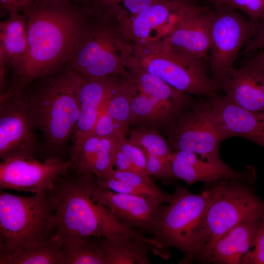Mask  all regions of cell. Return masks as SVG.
I'll return each mask as SVG.
<instances>
[{"label": "cell", "instance_id": "1", "mask_svg": "<svg viewBox=\"0 0 264 264\" xmlns=\"http://www.w3.org/2000/svg\"><path fill=\"white\" fill-rule=\"evenodd\" d=\"M23 13L27 17L28 48L15 69L13 84L22 89L34 80L67 67L89 9L66 1H36Z\"/></svg>", "mask_w": 264, "mask_h": 264}, {"label": "cell", "instance_id": "2", "mask_svg": "<svg viewBox=\"0 0 264 264\" xmlns=\"http://www.w3.org/2000/svg\"><path fill=\"white\" fill-rule=\"evenodd\" d=\"M98 183L95 174L78 173L70 169L55 180L46 192L54 210L53 239L61 246L67 241L87 237L128 236L155 243L152 237L123 224L93 200Z\"/></svg>", "mask_w": 264, "mask_h": 264}, {"label": "cell", "instance_id": "3", "mask_svg": "<svg viewBox=\"0 0 264 264\" xmlns=\"http://www.w3.org/2000/svg\"><path fill=\"white\" fill-rule=\"evenodd\" d=\"M37 80L28 93L24 91L30 113L44 136L50 157H60L58 154L65 150L79 119L82 77L66 67Z\"/></svg>", "mask_w": 264, "mask_h": 264}, {"label": "cell", "instance_id": "4", "mask_svg": "<svg viewBox=\"0 0 264 264\" xmlns=\"http://www.w3.org/2000/svg\"><path fill=\"white\" fill-rule=\"evenodd\" d=\"M134 45L116 21L104 11L90 10L66 67L86 77L127 76Z\"/></svg>", "mask_w": 264, "mask_h": 264}, {"label": "cell", "instance_id": "5", "mask_svg": "<svg viewBox=\"0 0 264 264\" xmlns=\"http://www.w3.org/2000/svg\"><path fill=\"white\" fill-rule=\"evenodd\" d=\"M217 182L209 189L206 208L195 231V259L201 249L236 225L256 220L264 213V202L252 184L233 179Z\"/></svg>", "mask_w": 264, "mask_h": 264}, {"label": "cell", "instance_id": "6", "mask_svg": "<svg viewBox=\"0 0 264 264\" xmlns=\"http://www.w3.org/2000/svg\"><path fill=\"white\" fill-rule=\"evenodd\" d=\"M54 210L46 193L26 197L0 192V255L52 238Z\"/></svg>", "mask_w": 264, "mask_h": 264}, {"label": "cell", "instance_id": "7", "mask_svg": "<svg viewBox=\"0 0 264 264\" xmlns=\"http://www.w3.org/2000/svg\"><path fill=\"white\" fill-rule=\"evenodd\" d=\"M131 60L143 70L190 95L211 98L220 89L208 75L203 60L176 52L159 40L134 45Z\"/></svg>", "mask_w": 264, "mask_h": 264}, {"label": "cell", "instance_id": "8", "mask_svg": "<svg viewBox=\"0 0 264 264\" xmlns=\"http://www.w3.org/2000/svg\"><path fill=\"white\" fill-rule=\"evenodd\" d=\"M172 195V200L164 206L152 237L164 250L169 247L179 249L184 254L180 264H191L195 260V231L206 208L209 190L195 194L177 185Z\"/></svg>", "mask_w": 264, "mask_h": 264}, {"label": "cell", "instance_id": "9", "mask_svg": "<svg viewBox=\"0 0 264 264\" xmlns=\"http://www.w3.org/2000/svg\"><path fill=\"white\" fill-rule=\"evenodd\" d=\"M166 132L172 152H191L202 159L224 163L219 155V146L222 139L212 117L211 98H192Z\"/></svg>", "mask_w": 264, "mask_h": 264}, {"label": "cell", "instance_id": "10", "mask_svg": "<svg viewBox=\"0 0 264 264\" xmlns=\"http://www.w3.org/2000/svg\"><path fill=\"white\" fill-rule=\"evenodd\" d=\"M214 4L215 8L210 12L208 59L211 76L218 84L233 67L242 47L253 38L260 22L246 20L236 10L227 5Z\"/></svg>", "mask_w": 264, "mask_h": 264}, {"label": "cell", "instance_id": "11", "mask_svg": "<svg viewBox=\"0 0 264 264\" xmlns=\"http://www.w3.org/2000/svg\"><path fill=\"white\" fill-rule=\"evenodd\" d=\"M34 128L23 89L13 85L0 94V159L35 158L37 145Z\"/></svg>", "mask_w": 264, "mask_h": 264}, {"label": "cell", "instance_id": "12", "mask_svg": "<svg viewBox=\"0 0 264 264\" xmlns=\"http://www.w3.org/2000/svg\"><path fill=\"white\" fill-rule=\"evenodd\" d=\"M69 159L50 157L41 161L34 157H14L0 163V189L45 193L55 180L71 167Z\"/></svg>", "mask_w": 264, "mask_h": 264}, {"label": "cell", "instance_id": "13", "mask_svg": "<svg viewBox=\"0 0 264 264\" xmlns=\"http://www.w3.org/2000/svg\"><path fill=\"white\" fill-rule=\"evenodd\" d=\"M210 12L207 7L182 0L172 30L158 40L176 52L204 61L208 58L210 48Z\"/></svg>", "mask_w": 264, "mask_h": 264}, {"label": "cell", "instance_id": "14", "mask_svg": "<svg viewBox=\"0 0 264 264\" xmlns=\"http://www.w3.org/2000/svg\"><path fill=\"white\" fill-rule=\"evenodd\" d=\"M92 198L128 227L152 235L164 207V202L157 198L115 192L99 183Z\"/></svg>", "mask_w": 264, "mask_h": 264}, {"label": "cell", "instance_id": "15", "mask_svg": "<svg viewBox=\"0 0 264 264\" xmlns=\"http://www.w3.org/2000/svg\"><path fill=\"white\" fill-rule=\"evenodd\" d=\"M211 99L212 117L222 140L241 136L264 148V111L242 108L226 95Z\"/></svg>", "mask_w": 264, "mask_h": 264}, {"label": "cell", "instance_id": "16", "mask_svg": "<svg viewBox=\"0 0 264 264\" xmlns=\"http://www.w3.org/2000/svg\"><path fill=\"white\" fill-rule=\"evenodd\" d=\"M170 160L175 177L188 185L198 181L209 184L223 179H236L253 184L257 179L256 171L251 165L242 171H237L225 163L219 164L202 159L197 154L191 152H172Z\"/></svg>", "mask_w": 264, "mask_h": 264}, {"label": "cell", "instance_id": "17", "mask_svg": "<svg viewBox=\"0 0 264 264\" xmlns=\"http://www.w3.org/2000/svg\"><path fill=\"white\" fill-rule=\"evenodd\" d=\"M182 0H166L154 4L135 15L115 20L123 37L134 45L158 40L172 29L171 17Z\"/></svg>", "mask_w": 264, "mask_h": 264}, {"label": "cell", "instance_id": "18", "mask_svg": "<svg viewBox=\"0 0 264 264\" xmlns=\"http://www.w3.org/2000/svg\"><path fill=\"white\" fill-rule=\"evenodd\" d=\"M123 76L91 78L82 76L80 114L72 136V144L90 134L108 100Z\"/></svg>", "mask_w": 264, "mask_h": 264}, {"label": "cell", "instance_id": "19", "mask_svg": "<svg viewBox=\"0 0 264 264\" xmlns=\"http://www.w3.org/2000/svg\"><path fill=\"white\" fill-rule=\"evenodd\" d=\"M220 89L236 105L252 111H264V71L247 61L231 68L219 80Z\"/></svg>", "mask_w": 264, "mask_h": 264}, {"label": "cell", "instance_id": "20", "mask_svg": "<svg viewBox=\"0 0 264 264\" xmlns=\"http://www.w3.org/2000/svg\"><path fill=\"white\" fill-rule=\"evenodd\" d=\"M261 218L239 224L212 243L201 249L196 258L222 264H242L245 255L252 248Z\"/></svg>", "mask_w": 264, "mask_h": 264}, {"label": "cell", "instance_id": "21", "mask_svg": "<svg viewBox=\"0 0 264 264\" xmlns=\"http://www.w3.org/2000/svg\"><path fill=\"white\" fill-rule=\"evenodd\" d=\"M115 138L89 135L73 144L70 169L78 173H93L99 177L110 176L114 171L112 149Z\"/></svg>", "mask_w": 264, "mask_h": 264}, {"label": "cell", "instance_id": "22", "mask_svg": "<svg viewBox=\"0 0 264 264\" xmlns=\"http://www.w3.org/2000/svg\"><path fill=\"white\" fill-rule=\"evenodd\" d=\"M96 239L107 264H151L149 253L152 251L164 256L156 244L130 236Z\"/></svg>", "mask_w": 264, "mask_h": 264}, {"label": "cell", "instance_id": "23", "mask_svg": "<svg viewBox=\"0 0 264 264\" xmlns=\"http://www.w3.org/2000/svg\"><path fill=\"white\" fill-rule=\"evenodd\" d=\"M27 17L14 11L0 23V66L15 69L23 60L28 48Z\"/></svg>", "mask_w": 264, "mask_h": 264}, {"label": "cell", "instance_id": "24", "mask_svg": "<svg viewBox=\"0 0 264 264\" xmlns=\"http://www.w3.org/2000/svg\"><path fill=\"white\" fill-rule=\"evenodd\" d=\"M129 77L138 91L156 101L181 110L192 98L170 86L159 78L139 68L131 60L126 65Z\"/></svg>", "mask_w": 264, "mask_h": 264}, {"label": "cell", "instance_id": "25", "mask_svg": "<svg viewBox=\"0 0 264 264\" xmlns=\"http://www.w3.org/2000/svg\"><path fill=\"white\" fill-rule=\"evenodd\" d=\"M181 110L158 102L137 89L131 104L130 125L166 131Z\"/></svg>", "mask_w": 264, "mask_h": 264}, {"label": "cell", "instance_id": "26", "mask_svg": "<svg viewBox=\"0 0 264 264\" xmlns=\"http://www.w3.org/2000/svg\"><path fill=\"white\" fill-rule=\"evenodd\" d=\"M0 264H64L61 246L52 238L19 250L0 255Z\"/></svg>", "mask_w": 264, "mask_h": 264}, {"label": "cell", "instance_id": "27", "mask_svg": "<svg viewBox=\"0 0 264 264\" xmlns=\"http://www.w3.org/2000/svg\"><path fill=\"white\" fill-rule=\"evenodd\" d=\"M136 91V87L129 73L128 76L122 77L104 108L126 135L130 132L131 104Z\"/></svg>", "mask_w": 264, "mask_h": 264}, {"label": "cell", "instance_id": "28", "mask_svg": "<svg viewBox=\"0 0 264 264\" xmlns=\"http://www.w3.org/2000/svg\"><path fill=\"white\" fill-rule=\"evenodd\" d=\"M64 264H107L96 237L70 240L61 246Z\"/></svg>", "mask_w": 264, "mask_h": 264}, {"label": "cell", "instance_id": "29", "mask_svg": "<svg viewBox=\"0 0 264 264\" xmlns=\"http://www.w3.org/2000/svg\"><path fill=\"white\" fill-rule=\"evenodd\" d=\"M128 139L140 146L146 154L170 161L172 150L158 130L148 128H137L130 132Z\"/></svg>", "mask_w": 264, "mask_h": 264}, {"label": "cell", "instance_id": "30", "mask_svg": "<svg viewBox=\"0 0 264 264\" xmlns=\"http://www.w3.org/2000/svg\"><path fill=\"white\" fill-rule=\"evenodd\" d=\"M166 0H95L97 5L116 20L135 15L151 5Z\"/></svg>", "mask_w": 264, "mask_h": 264}, {"label": "cell", "instance_id": "31", "mask_svg": "<svg viewBox=\"0 0 264 264\" xmlns=\"http://www.w3.org/2000/svg\"><path fill=\"white\" fill-rule=\"evenodd\" d=\"M110 176L129 183L145 195L157 198L164 203H168L172 200V195L167 194L160 189L147 175L116 169Z\"/></svg>", "mask_w": 264, "mask_h": 264}, {"label": "cell", "instance_id": "32", "mask_svg": "<svg viewBox=\"0 0 264 264\" xmlns=\"http://www.w3.org/2000/svg\"><path fill=\"white\" fill-rule=\"evenodd\" d=\"M212 2L241 11L252 22H260L264 20V0H212Z\"/></svg>", "mask_w": 264, "mask_h": 264}, {"label": "cell", "instance_id": "33", "mask_svg": "<svg viewBox=\"0 0 264 264\" xmlns=\"http://www.w3.org/2000/svg\"><path fill=\"white\" fill-rule=\"evenodd\" d=\"M115 140L120 148L131 160L135 166L142 173L146 175L147 159L146 153L143 150L127 138L126 135H121L116 138Z\"/></svg>", "mask_w": 264, "mask_h": 264}, {"label": "cell", "instance_id": "34", "mask_svg": "<svg viewBox=\"0 0 264 264\" xmlns=\"http://www.w3.org/2000/svg\"><path fill=\"white\" fill-rule=\"evenodd\" d=\"M90 135L110 138H116L121 135H126L104 108Z\"/></svg>", "mask_w": 264, "mask_h": 264}, {"label": "cell", "instance_id": "35", "mask_svg": "<svg viewBox=\"0 0 264 264\" xmlns=\"http://www.w3.org/2000/svg\"><path fill=\"white\" fill-rule=\"evenodd\" d=\"M147 164L146 174L162 179L164 182L176 179L172 170L170 161H167L152 154H146Z\"/></svg>", "mask_w": 264, "mask_h": 264}, {"label": "cell", "instance_id": "36", "mask_svg": "<svg viewBox=\"0 0 264 264\" xmlns=\"http://www.w3.org/2000/svg\"><path fill=\"white\" fill-rule=\"evenodd\" d=\"M252 248L245 255L242 264H264V213L261 217Z\"/></svg>", "mask_w": 264, "mask_h": 264}, {"label": "cell", "instance_id": "37", "mask_svg": "<svg viewBox=\"0 0 264 264\" xmlns=\"http://www.w3.org/2000/svg\"><path fill=\"white\" fill-rule=\"evenodd\" d=\"M112 162L116 170L143 174L135 166L131 160L120 148L115 138L112 149Z\"/></svg>", "mask_w": 264, "mask_h": 264}, {"label": "cell", "instance_id": "38", "mask_svg": "<svg viewBox=\"0 0 264 264\" xmlns=\"http://www.w3.org/2000/svg\"><path fill=\"white\" fill-rule=\"evenodd\" d=\"M36 0H0V8L8 13L17 11L24 12Z\"/></svg>", "mask_w": 264, "mask_h": 264}, {"label": "cell", "instance_id": "39", "mask_svg": "<svg viewBox=\"0 0 264 264\" xmlns=\"http://www.w3.org/2000/svg\"><path fill=\"white\" fill-rule=\"evenodd\" d=\"M264 48V20L261 22L257 32L246 44L243 53H248L257 50L262 49Z\"/></svg>", "mask_w": 264, "mask_h": 264}, {"label": "cell", "instance_id": "40", "mask_svg": "<svg viewBox=\"0 0 264 264\" xmlns=\"http://www.w3.org/2000/svg\"><path fill=\"white\" fill-rule=\"evenodd\" d=\"M94 0H36V1H43V2H49L54 1H66L71 2L74 3L81 5V4H85L91 3Z\"/></svg>", "mask_w": 264, "mask_h": 264}, {"label": "cell", "instance_id": "41", "mask_svg": "<svg viewBox=\"0 0 264 264\" xmlns=\"http://www.w3.org/2000/svg\"></svg>", "mask_w": 264, "mask_h": 264}]
</instances>
